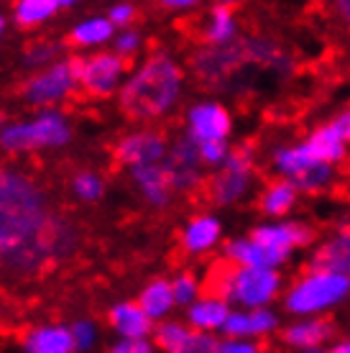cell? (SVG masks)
Listing matches in <instances>:
<instances>
[{
  "label": "cell",
  "mask_w": 350,
  "mask_h": 353,
  "mask_svg": "<svg viewBox=\"0 0 350 353\" xmlns=\"http://www.w3.org/2000/svg\"><path fill=\"white\" fill-rule=\"evenodd\" d=\"M131 182L138 190V194L143 197V203L151 208H167L174 197V185H172V176H169L167 164H151V167H138L131 169Z\"/></svg>",
  "instance_id": "9a60e30c"
},
{
  "label": "cell",
  "mask_w": 350,
  "mask_h": 353,
  "mask_svg": "<svg viewBox=\"0 0 350 353\" xmlns=\"http://www.w3.org/2000/svg\"><path fill=\"white\" fill-rule=\"evenodd\" d=\"M189 333H192V327L187 325V323L169 318V320H164V323H156L151 341H154V345L158 348V353H174L176 348L187 341Z\"/></svg>",
  "instance_id": "83f0119b"
},
{
  "label": "cell",
  "mask_w": 350,
  "mask_h": 353,
  "mask_svg": "<svg viewBox=\"0 0 350 353\" xmlns=\"http://www.w3.org/2000/svg\"><path fill=\"white\" fill-rule=\"evenodd\" d=\"M230 305L228 300H223L220 294L210 292V294H202L200 300L192 302L189 307H187V315H184V323L197 330V333H210L215 336L218 330L225 327L230 318Z\"/></svg>",
  "instance_id": "2e32d148"
},
{
  "label": "cell",
  "mask_w": 350,
  "mask_h": 353,
  "mask_svg": "<svg viewBox=\"0 0 350 353\" xmlns=\"http://www.w3.org/2000/svg\"><path fill=\"white\" fill-rule=\"evenodd\" d=\"M338 8H340L342 18H345V23H348V26H350V0H348V3H340Z\"/></svg>",
  "instance_id": "60d3db41"
},
{
  "label": "cell",
  "mask_w": 350,
  "mask_h": 353,
  "mask_svg": "<svg viewBox=\"0 0 350 353\" xmlns=\"http://www.w3.org/2000/svg\"><path fill=\"white\" fill-rule=\"evenodd\" d=\"M136 302L141 305V310L149 315L154 323H164V320L172 318V312H174L176 302H174V294H172V282L169 279H151L141 287L138 297Z\"/></svg>",
  "instance_id": "d6986e66"
},
{
  "label": "cell",
  "mask_w": 350,
  "mask_h": 353,
  "mask_svg": "<svg viewBox=\"0 0 350 353\" xmlns=\"http://www.w3.org/2000/svg\"><path fill=\"white\" fill-rule=\"evenodd\" d=\"M107 327L118 341H149L156 323L141 310L136 300H121L107 307Z\"/></svg>",
  "instance_id": "7c38bea8"
},
{
  "label": "cell",
  "mask_w": 350,
  "mask_h": 353,
  "mask_svg": "<svg viewBox=\"0 0 350 353\" xmlns=\"http://www.w3.org/2000/svg\"><path fill=\"white\" fill-rule=\"evenodd\" d=\"M184 88V70L169 52L143 57L131 70L118 95V105L138 123H154L176 108Z\"/></svg>",
  "instance_id": "7a4b0ae2"
},
{
  "label": "cell",
  "mask_w": 350,
  "mask_h": 353,
  "mask_svg": "<svg viewBox=\"0 0 350 353\" xmlns=\"http://www.w3.org/2000/svg\"><path fill=\"white\" fill-rule=\"evenodd\" d=\"M225 259L240 269H274L276 266L269 256V251L258 246L254 239H236L225 243Z\"/></svg>",
  "instance_id": "7402d4cb"
},
{
  "label": "cell",
  "mask_w": 350,
  "mask_h": 353,
  "mask_svg": "<svg viewBox=\"0 0 350 353\" xmlns=\"http://www.w3.org/2000/svg\"><path fill=\"white\" fill-rule=\"evenodd\" d=\"M348 284H350V276H348Z\"/></svg>",
  "instance_id": "bcb514c9"
},
{
  "label": "cell",
  "mask_w": 350,
  "mask_h": 353,
  "mask_svg": "<svg viewBox=\"0 0 350 353\" xmlns=\"http://www.w3.org/2000/svg\"><path fill=\"white\" fill-rule=\"evenodd\" d=\"M118 28L110 23L105 13H92L74 21L67 34V44H72L79 52H103L107 44H113Z\"/></svg>",
  "instance_id": "5bb4252c"
},
{
  "label": "cell",
  "mask_w": 350,
  "mask_h": 353,
  "mask_svg": "<svg viewBox=\"0 0 350 353\" xmlns=\"http://www.w3.org/2000/svg\"><path fill=\"white\" fill-rule=\"evenodd\" d=\"M307 353H320V351H307Z\"/></svg>",
  "instance_id": "f6af8a7d"
},
{
  "label": "cell",
  "mask_w": 350,
  "mask_h": 353,
  "mask_svg": "<svg viewBox=\"0 0 350 353\" xmlns=\"http://www.w3.org/2000/svg\"><path fill=\"white\" fill-rule=\"evenodd\" d=\"M279 292V274L274 269H230L218 282V292L223 300L236 302L245 310H263Z\"/></svg>",
  "instance_id": "8992f818"
},
{
  "label": "cell",
  "mask_w": 350,
  "mask_h": 353,
  "mask_svg": "<svg viewBox=\"0 0 350 353\" xmlns=\"http://www.w3.org/2000/svg\"><path fill=\"white\" fill-rule=\"evenodd\" d=\"M105 16L110 18V23H113L118 31H125V28H133L136 18H138V8H136L133 3H113V6L105 10Z\"/></svg>",
  "instance_id": "e575fe53"
},
{
  "label": "cell",
  "mask_w": 350,
  "mask_h": 353,
  "mask_svg": "<svg viewBox=\"0 0 350 353\" xmlns=\"http://www.w3.org/2000/svg\"><path fill=\"white\" fill-rule=\"evenodd\" d=\"M61 54H64V41H59V39H36L23 52V64L31 67L34 72H39L49 67V64L64 59Z\"/></svg>",
  "instance_id": "4316f807"
},
{
  "label": "cell",
  "mask_w": 350,
  "mask_h": 353,
  "mask_svg": "<svg viewBox=\"0 0 350 353\" xmlns=\"http://www.w3.org/2000/svg\"><path fill=\"white\" fill-rule=\"evenodd\" d=\"M174 353H220V341L210 333H197L192 330Z\"/></svg>",
  "instance_id": "836d02e7"
},
{
  "label": "cell",
  "mask_w": 350,
  "mask_h": 353,
  "mask_svg": "<svg viewBox=\"0 0 350 353\" xmlns=\"http://www.w3.org/2000/svg\"><path fill=\"white\" fill-rule=\"evenodd\" d=\"M74 139V123L61 108L34 110L28 118L6 121L0 128V151L8 157L59 151Z\"/></svg>",
  "instance_id": "3957f363"
},
{
  "label": "cell",
  "mask_w": 350,
  "mask_h": 353,
  "mask_svg": "<svg viewBox=\"0 0 350 353\" xmlns=\"http://www.w3.org/2000/svg\"><path fill=\"white\" fill-rule=\"evenodd\" d=\"M317 164H325V161L315 159V154L309 151L307 143L291 146V149H281L279 154H276V167L287 176H291V182H294L297 176L305 174V172H309L312 167H317Z\"/></svg>",
  "instance_id": "484cf974"
},
{
  "label": "cell",
  "mask_w": 350,
  "mask_h": 353,
  "mask_svg": "<svg viewBox=\"0 0 350 353\" xmlns=\"http://www.w3.org/2000/svg\"><path fill=\"white\" fill-rule=\"evenodd\" d=\"M82 230L28 169L0 164V284L39 279L70 261Z\"/></svg>",
  "instance_id": "6da1fadb"
},
{
  "label": "cell",
  "mask_w": 350,
  "mask_h": 353,
  "mask_svg": "<svg viewBox=\"0 0 350 353\" xmlns=\"http://www.w3.org/2000/svg\"><path fill=\"white\" fill-rule=\"evenodd\" d=\"M330 353H350V343H342V345H335Z\"/></svg>",
  "instance_id": "7bdbcfd3"
},
{
  "label": "cell",
  "mask_w": 350,
  "mask_h": 353,
  "mask_svg": "<svg viewBox=\"0 0 350 353\" xmlns=\"http://www.w3.org/2000/svg\"><path fill=\"white\" fill-rule=\"evenodd\" d=\"M6 31H8V16H6V13H0V39L6 36Z\"/></svg>",
  "instance_id": "b9f144b4"
},
{
  "label": "cell",
  "mask_w": 350,
  "mask_h": 353,
  "mask_svg": "<svg viewBox=\"0 0 350 353\" xmlns=\"http://www.w3.org/2000/svg\"><path fill=\"white\" fill-rule=\"evenodd\" d=\"M228 154H230L228 141H205V143H200V159H202V164H207V167L225 164Z\"/></svg>",
  "instance_id": "d590c367"
},
{
  "label": "cell",
  "mask_w": 350,
  "mask_h": 353,
  "mask_svg": "<svg viewBox=\"0 0 350 353\" xmlns=\"http://www.w3.org/2000/svg\"><path fill=\"white\" fill-rule=\"evenodd\" d=\"M74 6V0H18L10 8V21L23 31H34L54 21L61 10H70Z\"/></svg>",
  "instance_id": "e0dca14e"
},
{
  "label": "cell",
  "mask_w": 350,
  "mask_h": 353,
  "mask_svg": "<svg viewBox=\"0 0 350 353\" xmlns=\"http://www.w3.org/2000/svg\"><path fill=\"white\" fill-rule=\"evenodd\" d=\"M333 125L338 128V133L342 136V141H350V110L345 115H340V118H338Z\"/></svg>",
  "instance_id": "f35d334b"
},
{
  "label": "cell",
  "mask_w": 350,
  "mask_h": 353,
  "mask_svg": "<svg viewBox=\"0 0 350 353\" xmlns=\"http://www.w3.org/2000/svg\"><path fill=\"white\" fill-rule=\"evenodd\" d=\"M223 225L215 215H194L182 230V248L187 254H207L220 243Z\"/></svg>",
  "instance_id": "ac0fdd59"
},
{
  "label": "cell",
  "mask_w": 350,
  "mask_h": 353,
  "mask_svg": "<svg viewBox=\"0 0 350 353\" xmlns=\"http://www.w3.org/2000/svg\"><path fill=\"white\" fill-rule=\"evenodd\" d=\"M276 327V315L269 310H236L230 312L228 323L223 327V333L228 338H251V336H263Z\"/></svg>",
  "instance_id": "ffe728a7"
},
{
  "label": "cell",
  "mask_w": 350,
  "mask_h": 353,
  "mask_svg": "<svg viewBox=\"0 0 350 353\" xmlns=\"http://www.w3.org/2000/svg\"><path fill=\"white\" fill-rule=\"evenodd\" d=\"M110 49H113L118 57H123L125 62H131V59H136L141 54V49H143V34H141L136 26L125 28V31H118Z\"/></svg>",
  "instance_id": "d6a6232c"
},
{
  "label": "cell",
  "mask_w": 350,
  "mask_h": 353,
  "mask_svg": "<svg viewBox=\"0 0 350 353\" xmlns=\"http://www.w3.org/2000/svg\"><path fill=\"white\" fill-rule=\"evenodd\" d=\"M251 239L269 251L274 264H281L291 254V248L302 246L309 241V230L297 223H279V225H258L251 233Z\"/></svg>",
  "instance_id": "4fadbf2b"
},
{
  "label": "cell",
  "mask_w": 350,
  "mask_h": 353,
  "mask_svg": "<svg viewBox=\"0 0 350 353\" xmlns=\"http://www.w3.org/2000/svg\"><path fill=\"white\" fill-rule=\"evenodd\" d=\"M3 125H6V121H3V113H0V128H3Z\"/></svg>",
  "instance_id": "ee69618b"
},
{
  "label": "cell",
  "mask_w": 350,
  "mask_h": 353,
  "mask_svg": "<svg viewBox=\"0 0 350 353\" xmlns=\"http://www.w3.org/2000/svg\"><path fill=\"white\" fill-rule=\"evenodd\" d=\"M169 146L164 133L156 128H136V131L123 133L113 146L115 161L125 167L128 172L138 167H151V164H161L169 157Z\"/></svg>",
  "instance_id": "ba28073f"
},
{
  "label": "cell",
  "mask_w": 350,
  "mask_h": 353,
  "mask_svg": "<svg viewBox=\"0 0 350 353\" xmlns=\"http://www.w3.org/2000/svg\"><path fill=\"white\" fill-rule=\"evenodd\" d=\"M263 210L269 215H284L294 205V185L291 182H276L263 194Z\"/></svg>",
  "instance_id": "4dcf8cb0"
},
{
  "label": "cell",
  "mask_w": 350,
  "mask_h": 353,
  "mask_svg": "<svg viewBox=\"0 0 350 353\" xmlns=\"http://www.w3.org/2000/svg\"><path fill=\"white\" fill-rule=\"evenodd\" d=\"M131 74L128 62L113 49L79 57V92L92 100H110L121 95L123 85Z\"/></svg>",
  "instance_id": "5b68a950"
},
{
  "label": "cell",
  "mask_w": 350,
  "mask_h": 353,
  "mask_svg": "<svg viewBox=\"0 0 350 353\" xmlns=\"http://www.w3.org/2000/svg\"><path fill=\"white\" fill-rule=\"evenodd\" d=\"M105 353H158L154 341H113Z\"/></svg>",
  "instance_id": "8d00e7d4"
},
{
  "label": "cell",
  "mask_w": 350,
  "mask_h": 353,
  "mask_svg": "<svg viewBox=\"0 0 350 353\" xmlns=\"http://www.w3.org/2000/svg\"><path fill=\"white\" fill-rule=\"evenodd\" d=\"M309 151L315 154V159L325 161V164H333V161L342 159V154H345V141H342V136L338 133L333 123L320 128V131L307 141Z\"/></svg>",
  "instance_id": "d4e9b609"
},
{
  "label": "cell",
  "mask_w": 350,
  "mask_h": 353,
  "mask_svg": "<svg viewBox=\"0 0 350 353\" xmlns=\"http://www.w3.org/2000/svg\"><path fill=\"white\" fill-rule=\"evenodd\" d=\"M312 269L315 272H330V274L350 276V233H342L335 241L325 243L317 251Z\"/></svg>",
  "instance_id": "44dd1931"
},
{
  "label": "cell",
  "mask_w": 350,
  "mask_h": 353,
  "mask_svg": "<svg viewBox=\"0 0 350 353\" xmlns=\"http://www.w3.org/2000/svg\"><path fill=\"white\" fill-rule=\"evenodd\" d=\"M230 113L220 103L202 100L187 110V136L197 143L225 141L230 133Z\"/></svg>",
  "instance_id": "9c48e42d"
},
{
  "label": "cell",
  "mask_w": 350,
  "mask_h": 353,
  "mask_svg": "<svg viewBox=\"0 0 350 353\" xmlns=\"http://www.w3.org/2000/svg\"><path fill=\"white\" fill-rule=\"evenodd\" d=\"M220 353H258V348L240 338H228V341H220Z\"/></svg>",
  "instance_id": "74e56055"
},
{
  "label": "cell",
  "mask_w": 350,
  "mask_h": 353,
  "mask_svg": "<svg viewBox=\"0 0 350 353\" xmlns=\"http://www.w3.org/2000/svg\"><path fill=\"white\" fill-rule=\"evenodd\" d=\"M348 276L330 272H312L289 292L287 307L297 315H309L317 310H325L342 300V294L348 292Z\"/></svg>",
  "instance_id": "52a82bcc"
},
{
  "label": "cell",
  "mask_w": 350,
  "mask_h": 353,
  "mask_svg": "<svg viewBox=\"0 0 350 353\" xmlns=\"http://www.w3.org/2000/svg\"><path fill=\"white\" fill-rule=\"evenodd\" d=\"M79 92V57H64L44 70L28 74L21 85V97L34 110L59 108Z\"/></svg>",
  "instance_id": "277c9868"
},
{
  "label": "cell",
  "mask_w": 350,
  "mask_h": 353,
  "mask_svg": "<svg viewBox=\"0 0 350 353\" xmlns=\"http://www.w3.org/2000/svg\"><path fill=\"white\" fill-rule=\"evenodd\" d=\"M248 179H251V154L248 149H230L228 159L223 164L220 172L210 185L212 200L218 205L236 203L238 197L248 190Z\"/></svg>",
  "instance_id": "30bf717a"
},
{
  "label": "cell",
  "mask_w": 350,
  "mask_h": 353,
  "mask_svg": "<svg viewBox=\"0 0 350 353\" xmlns=\"http://www.w3.org/2000/svg\"><path fill=\"white\" fill-rule=\"evenodd\" d=\"M238 23L236 16L228 6H215V8L207 13V21H205V28H202V36L210 41L212 46H228L233 39H236Z\"/></svg>",
  "instance_id": "603a6c76"
},
{
  "label": "cell",
  "mask_w": 350,
  "mask_h": 353,
  "mask_svg": "<svg viewBox=\"0 0 350 353\" xmlns=\"http://www.w3.org/2000/svg\"><path fill=\"white\" fill-rule=\"evenodd\" d=\"M72 338H74V348L77 353H92L103 341V330L92 318H74L70 323Z\"/></svg>",
  "instance_id": "f546056e"
},
{
  "label": "cell",
  "mask_w": 350,
  "mask_h": 353,
  "mask_svg": "<svg viewBox=\"0 0 350 353\" xmlns=\"http://www.w3.org/2000/svg\"><path fill=\"white\" fill-rule=\"evenodd\" d=\"M194 6H197L194 0H164V8L169 10H189Z\"/></svg>",
  "instance_id": "ab89813d"
},
{
  "label": "cell",
  "mask_w": 350,
  "mask_h": 353,
  "mask_svg": "<svg viewBox=\"0 0 350 353\" xmlns=\"http://www.w3.org/2000/svg\"><path fill=\"white\" fill-rule=\"evenodd\" d=\"M330 336V325H325L320 320H307V323H297L287 330V341L291 345H302V348H315Z\"/></svg>",
  "instance_id": "f1b7e54d"
},
{
  "label": "cell",
  "mask_w": 350,
  "mask_h": 353,
  "mask_svg": "<svg viewBox=\"0 0 350 353\" xmlns=\"http://www.w3.org/2000/svg\"><path fill=\"white\" fill-rule=\"evenodd\" d=\"M18 345H21V353H77L70 325L59 320L28 325Z\"/></svg>",
  "instance_id": "8fae6325"
},
{
  "label": "cell",
  "mask_w": 350,
  "mask_h": 353,
  "mask_svg": "<svg viewBox=\"0 0 350 353\" xmlns=\"http://www.w3.org/2000/svg\"><path fill=\"white\" fill-rule=\"evenodd\" d=\"M70 190H72V194H74V200H77V203L95 205L105 197L107 185H105V176L100 174L97 169H79V172L72 174Z\"/></svg>",
  "instance_id": "cb8c5ba5"
},
{
  "label": "cell",
  "mask_w": 350,
  "mask_h": 353,
  "mask_svg": "<svg viewBox=\"0 0 350 353\" xmlns=\"http://www.w3.org/2000/svg\"><path fill=\"white\" fill-rule=\"evenodd\" d=\"M172 282V294H174V302L182 305V307H189L192 302H197L202 297L200 294V279L194 276L192 272H182L169 279Z\"/></svg>",
  "instance_id": "1f68e13d"
}]
</instances>
